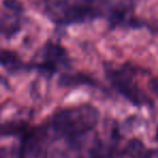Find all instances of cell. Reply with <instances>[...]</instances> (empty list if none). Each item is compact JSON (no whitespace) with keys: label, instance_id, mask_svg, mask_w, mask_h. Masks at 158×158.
<instances>
[{"label":"cell","instance_id":"6da1fadb","mask_svg":"<svg viewBox=\"0 0 158 158\" xmlns=\"http://www.w3.org/2000/svg\"><path fill=\"white\" fill-rule=\"evenodd\" d=\"M100 112L91 104L70 106L56 111L50 123V129L56 137L77 144L79 139L97 125Z\"/></svg>","mask_w":158,"mask_h":158},{"label":"cell","instance_id":"7a4b0ae2","mask_svg":"<svg viewBox=\"0 0 158 158\" xmlns=\"http://www.w3.org/2000/svg\"><path fill=\"white\" fill-rule=\"evenodd\" d=\"M104 69L106 77L113 87L131 103L137 106H152V99L134 82V75L138 73L137 68L130 64H124L120 68H116L112 64H105Z\"/></svg>","mask_w":158,"mask_h":158},{"label":"cell","instance_id":"3957f363","mask_svg":"<svg viewBox=\"0 0 158 158\" xmlns=\"http://www.w3.org/2000/svg\"><path fill=\"white\" fill-rule=\"evenodd\" d=\"M50 126L29 127L22 135L17 158H38L50 135Z\"/></svg>","mask_w":158,"mask_h":158},{"label":"cell","instance_id":"277c9868","mask_svg":"<svg viewBox=\"0 0 158 158\" xmlns=\"http://www.w3.org/2000/svg\"><path fill=\"white\" fill-rule=\"evenodd\" d=\"M68 61L66 50L62 45L53 42H48L42 50V60L33 64V68L43 77H52L57 71L60 64H64Z\"/></svg>","mask_w":158,"mask_h":158},{"label":"cell","instance_id":"5b68a950","mask_svg":"<svg viewBox=\"0 0 158 158\" xmlns=\"http://www.w3.org/2000/svg\"><path fill=\"white\" fill-rule=\"evenodd\" d=\"M153 151L150 150L140 139H131L119 152L118 158H152Z\"/></svg>","mask_w":158,"mask_h":158},{"label":"cell","instance_id":"8992f818","mask_svg":"<svg viewBox=\"0 0 158 158\" xmlns=\"http://www.w3.org/2000/svg\"><path fill=\"white\" fill-rule=\"evenodd\" d=\"M110 4L108 9V21L113 27L120 25L124 22L130 10L131 0H107Z\"/></svg>","mask_w":158,"mask_h":158},{"label":"cell","instance_id":"52a82bcc","mask_svg":"<svg viewBox=\"0 0 158 158\" xmlns=\"http://www.w3.org/2000/svg\"><path fill=\"white\" fill-rule=\"evenodd\" d=\"M59 85L61 87H76L80 85L97 86V82L84 73H63L59 79Z\"/></svg>","mask_w":158,"mask_h":158},{"label":"cell","instance_id":"ba28073f","mask_svg":"<svg viewBox=\"0 0 158 158\" xmlns=\"http://www.w3.org/2000/svg\"><path fill=\"white\" fill-rule=\"evenodd\" d=\"M0 60H1V66L6 69L7 72L11 73V74H15L26 68L19 55L12 51L2 50L1 55H0Z\"/></svg>","mask_w":158,"mask_h":158},{"label":"cell","instance_id":"9c48e42d","mask_svg":"<svg viewBox=\"0 0 158 158\" xmlns=\"http://www.w3.org/2000/svg\"><path fill=\"white\" fill-rule=\"evenodd\" d=\"M67 6V0H46L44 11H46V14L50 17L51 21L60 24Z\"/></svg>","mask_w":158,"mask_h":158},{"label":"cell","instance_id":"30bf717a","mask_svg":"<svg viewBox=\"0 0 158 158\" xmlns=\"http://www.w3.org/2000/svg\"><path fill=\"white\" fill-rule=\"evenodd\" d=\"M29 126L24 122H7L2 125V135H22L28 130Z\"/></svg>","mask_w":158,"mask_h":158},{"label":"cell","instance_id":"8fae6325","mask_svg":"<svg viewBox=\"0 0 158 158\" xmlns=\"http://www.w3.org/2000/svg\"><path fill=\"white\" fill-rule=\"evenodd\" d=\"M2 6L7 11L15 15H21L23 12L24 8L23 4L19 1V0H2Z\"/></svg>","mask_w":158,"mask_h":158},{"label":"cell","instance_id":"7c38bea8","mask_svg":"<svg viewBox=\"0 0 158 158\" xmlns=\"http://www.w3.org/2000/svg\"><path fill=\"white\" fill-rule=\"evenodd\" d=\"M148 87H150L151 92H153L158 97V79H153L148 83Z\"/></svg>","mask_w":158,"mask_h":158},{"label":"cell","instance_id":"4fadbf2b","mask_svg":"<svg viewBox=\"0 0 158 158\" xmlns=\"http://www.w3.org/2000/svg\"><path fill=\"white\" fill-rule=\"evenodd\" d=\"M1 158H11L10 154H9V151H7L6 148H1Z\"/></svg>","mask_w":158,"mask_h":158},{"label":"cell","instance_id":"5bb4252c","mask_svg":"<svg viewBox=\"0 0 158 158\" xmlns=\"http://www.w3.org/2000/svg\"><path fill=\"white\" fill-rule=\"evenodd\" d=\"M156 140L158 141V126H157V129H156ZM157 154H158V152H157Z\"/></svg>","mask_w":158,"mask_h":158},{"label":"cell","instance_id":"9a60e30c","mask_svg":"<svg viewBox=\"0 0 158 158\" xmlns=\"http://www.w3.org/2000/svg\"><path fill=\"white\" fill-rule=\"evenodd\" d=\"M42 158H50V157H48V156H44V157H42Z\"/></svg>","mask_w":158,"mask_h":158}]
</instances>
